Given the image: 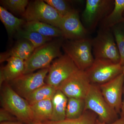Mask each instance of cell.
I'll return each mask as SVG.
<instances>
[{
    "instance_id": "6da1fadb",
    "label": "cell",
    "mask_w": 124,
    "mask_h": 124,
    "mask_svg": "<svg viewBox=\"0 0 124 124\" xmlns=\"http://www.w3.org/2000/svg\"><path fill=\"white\" fill-rule=\"evenodd\" d=\"M0 102L2 108L15 116L18 121L26 124L34 122L31 105L8 84L2 88Z\"/></svg>"
},
{
    "instance_id": "7a4b0ae2",
    "label": "cell",
    "mask_w": 124,
    "mask_h": 124,
    "mask_svg": "<svg viewBox=\"0 0 124 124\" xmlns=\"http://www.w3.org/2000/svg\"><path fill=\"white\" fill-rule=\"evenodd\" d=\"M62 43L61 39L50 41L35 49L30 57L24 61V74L49 68L54 59L62 55L60 49Z\"/></svg>"
},
{
    "instance_id": "3957f363",
    "label": "cell",
    "mask_w": 124,
    "mask_h": 124,
    "mask_svg": "<svg viewBox=\"0 0 124 124\" xmlns=\"http://www.w3.org/2000/svg\"><path fill=\"white\" fill-rule=\"evenodd\" d=\"M62 47L65 54L73 60L79 70L86 71L94 62L92 40L89 38L68 40L62 43Z\"/></svg>"
},
{
    "instance_id": "277c9868",
    "label": "cell",
    "mask_w": 124,
    "mask_h": 124,
    "mask_svg": "<svg viewBox=\"0 0 124 124\" xmlns=\"http://www.w3.org/2000/svg\"><path fill=\"white\" fill-rule=\"evenodd\" d=\"M84 100L85 111L94 112L101 122L109 124L118 119V113L105 100L98 85H91Z\"/></svg>"
},
{
    "instance_id": "5b68a950",
    "label": "cell",
    "mask_w": 124,
    "mask_h": 124,
    "mask_svg": "<svg viewBox=\"0 0 124 124\" xmlns=\"http://www.w3.org/2000/svg\"><path fill=\"white\" fill-rule=\"evenodd\" d=\"M92 42L95 59L120 63L119 53L111 29L101 28L97 36L92 40Z\"/></svg>"
},
{
    "instance_id": "8992f818",
    "label": "cell",
    "mask_w": 124,
    "mask_h": 124,
    "mask_svg": "<svg viewBox=\"0 0 124 124\" xmlns=\"http://www.w3.org/2000/svg\"><path fill=\"white\" fill-rule=\"evenodd\" d=\"M85 71L91 84L99 86L123 73V67L120 63L95 59L92 66Z\"/></svg>"
},
{
    "instance_id": "52a82bcc",
    "label": "cell",
    "mask_w": 124,
    "mask_h": 124,
    "mask_svg": "<svg viewBox=\"0 0 124 124\" xmlns=\"http://www.w3.org/2000/svg\"><path fill=\"white\" fill-rule=\"evenodd\" d=\"M115 0H86L82 14L83 25L87 31L95 28L111 12Z\"/></svg>"
},
{
    "instance_id": "ba28073f",
    "label": "cell",
    "mask_w": 124,
    "mask_h": 124,
    "mask_svg": "<svg viewBox=\"0 0 124 124\" xmlns=\"http://www.w3.org/2000/svg\"><path fill=\"white\" fill-rule=\"evenodd\" d=\"M23 17L26 22L46 23L59 29L63 17L53 7L42 0L29 2Z\"/></svg>"
},
{
    "instance_id": "9c48e42d",
    "label": "cell",
    "mask_w": 124,
    "mask_h": 124,
    "mask_svg": "<svg viewBox=\"0 0 124 124\" xmlns=\"http://www.w3.org/2000/svg\"><path fill=\"white\" fill-rule=\"evenodd\" d=\"M79 70L73 60L66 54L53 60L49 68L46 84L58 89L60 85Z\"/></svg>"
},
{
    "instance_id": "30bf717a",
    "label": "cell",
    "mask_w": 124,
    "mask_h": 124,
    "mask_svg": "<svg viewBox=\"0 0 124 124\" xmlns=\"http://www.w3.org/2000/svg\"><path fill=\"white\" fill-rule=\"evenodd\" d=\"M49 68L39 70L36 72L23 74L9 82L10 86L19 95L25 99L30 94L45 84V79Z\"/></svg>"
},
{
    "instance_id": "8fae6325",
    "label": "cell",
    "mask_w": 124,
    "mask_h": 124,
    "mask_svg": "<svg viewBox=\"0 0 124 124\" xmlns=\"http://www.w3.org/2000/svg\"><path fill=\"white\" fill-rule=\"evenodd\" d=\"M91 85L85 71L79 70L63 82L58 90L68 98L84 99Z\"/></svg>"
},
{
    "instance_id": "7c38bea8",
    "label": "cell",
    "mask_w": 124,
    "mask_h": 124,
    "mask_svg": "<svg viewBox=\"0 0 124 124\" xmlns=\"http://www.w3.org/2000/svg\"><path fill=\"white\" fill-rule=\"evenodd\" d=\"M124 85V74L122 73L113 79L99 86L105 100L118 114L120 113L122 108Z\"/></svg>"
},
{
    "instance_id": "4fadbf2b",
    "label": "cell",
    "mask_w": 124,
    "mask_h": 124,
    "mask_svg": "<svg viewBox=\"0 0 124 124\" xmlns=\"http://www.w3.org/2000/svg\"><path fill=\"white\" fill-rule=\"evenodd\" d=\"M59 29L63 38L68 40L79 39L86 38L88 31L80 20L78 12L72 9L62 18Z\"/></svg>"
},
{
    "instance_id": "5bb4252c",
    "label": "cell",
    "mask_w": 124,
    "mask_h": 124,
    "mask_svg": "<svg viewBox=\"0 0 124 124\" xmlns=\"http://www.w3.org/2000/svg\"><path fill=\"white\" fill-rule=\"evenodd\" d=\"M7 64L1 68L0 71V87L5 82H9L24 74L25 62L15 57L9 58Z\"/></svg>"
},
{
    "instance_id": "9a60e30c",
    "label": "cell",
    "mask_w": 124,
    "mask_h": 124,
    "mask_svg": "<svg viewBox=\"0 0 124 124\" xmlns=\"http://www.w3.org/2000/svg\"><path fill=\"white\" fill-rule=\"evenodd\" d=\"M35 49V48L29 41L21 39L9 51L0 54V62L6 61L11 57L18 58L26 61L30 57Z\"/></svg>"
},
{
    "instance_id": "2e32d148",
    "label": "cell",
    "mask_w": 124,
    "mask_h": 124,
    "mask_svg": "<svg viewBox=\"0 0 124 124\" xmlns=\"http://www.w3.org/2000/svg\"><path fill=\"white\" fill-rule=\"evenodd\" d=\"M23 27L26 31L35 32L45 36L63 38L62 33L60 29L46 23L37 21L26 22Z\"/></svg>"
},
{
    "instance_id": "e0dca14e",
    "label": "cell",
    "mask_w": 124,
    "mask_h": 124,
    "mask_svg": "<svg viewBox=\"0 0 124 124\" xmlns=\"http://www.w3.org/2000/svg\"><path fill=\"white\" fill-rule=\"evenodd\" d=\"M68 98L58 90L52 99L53 112L49 121L57 122L66 119V111Z\"/></svg>"
},
{
    "instance_id": "ac0fdd59",
    "label": "cell",
    "mask_w": 124,
    "mask_h": 124,
    "mask_svg": "<svg viewBox=\"0 0 124 124\" xmlns=\"http://www.w3.org/2000/svg\"><path fill=\"white\" fill-rule=\"evenodd\" d=\"M34 122H44L51 120L53 112L52 100L48 99L31 105Z\"/></svg>"
},
{
    "instance_id": "d6986e66",
    "label": "cell",
    "mask_w": 124,
    "mask_h": 124,
    "mask_svg": "<svg viewBox=\"0 0 124 124\" xmlns=\"http://www.w3.org/2000/svg\"><path fill=\"white\" fill-rule=\"evenodd\" d=\"M0 19L9 35H12L22 29L26 20L14 16L2 6H0Z\"/></svg>"
},
{
    "instance_id": "ffe728a7",
    "label": "cell",
    "mask_w": 124,
    "mask_h": 124,
    "mask_svg": "<svg viewBox=\"0 0 124 124\" xmlns=\"http://www.w3.org/2000/svg\"><path fill=\"white\" fill-rule=\"evenodd\" d=\"M124 0H115L111 12L101 22V28L111 29L116 24L123 22Z\"/></svg>"
},
{
    "instance_id": "44dd1931",
    "label": "cell",
    "mask_w": 124,
    "mask_h": 124,
    "mask_svg": "<svg viewBox=\"0 0 124 124\" xmlns=\"http://www.w3.org/2000/svg\"><path fill=\"white\" fill-rule=\"evenodd\" d=\"M57 90L55 87L46 84L31 93L25 99L30 105L43 100H52Z\"/></svg>"
},
{
    "instance_id": "7402d4cb",
    "label": "cell",
    "mask_w": 124,
    "mask_h": 124,
    "mask_svg": "<svg viewBox=\"0 0 124 124\" xmlns=\"http://www.w3.org/2000/svg\"><path fill=\"white\" fill-rule=\"evenodd\" d=\"M66 119H77L80 117L85 111L84 99L76 98H68Z\"/></svg>"
},
{
    "instance_id": "603a6c76",
    "label": "cell",
    "mask_w": 124,
    "mask_h": 124,
    "mask_svg": "<svg viewBox=\"0 0 124 124\" xmlns=\"http://www.w3.org/2000/svg\"><path fill=\"white\" fill-rule=\"evenodd\" d=\"M17 37L29 41L35 49L51 41L52 38L42 35L34 31H26L21 29L16 33Z\"/></svg>"
},
{
    "instance_id": "cb8c5ba5",
    "label": "cell",
    "mask_w": 124,
    "mask_h": 124,
    "mask_svg": "<svg viewBox=\"0 0 124 124\" xmlns=\"http://www.w3.org/2000/svg\"><path fill=\"white\" fill-rule=\"evenodd\" d=\"M97 116L94 112L87 110L85 111L82 115L77 119H66L57 122L46 121L44 122L49 124H95Z\"/></svg>"
},
{
    "instance_id": "d4e9b609",
    "label": "cell",
    "mask_w": 124,
    "mask_h": 124,
    "mask_svg": "<svg viewBox=\"0 0 124 124\" xmlns=\"http://www.w3.org/2000/svg\"><path fill=\"white\" fill-rule=\"evenodd\" d=\"M119 53L120 63L124 66V22L116 24L111 28Z\"/></svg>"
},
{
    "instance_id": "484cf974",
    "label": "cell",
    "mask_w": 124,
    "mask_h": 124,
    "mask_svg": "<svg viewBox=\"0 0 124 124\" xmlns=\"http://www.w3.org/2000/svg\"><path fill=\"white\" fill-rule=\"evenodd\" d=\"M0 2L4 8L15 13L23 16L28 4V0H2Z\"/></svg>"
},
{
    "instance_id": "4316f807",
    "label": "cell",
    "mask_w": 124,
    "mask_h": 124,
    "mask_svg": "<svg viewBox=\"0 0 124 124\" xmlns=\"http://www.w3.org/2000/svg\"><path fill=\"white\" fill-rule=\"evenodd\" d=\"M45 2L53 7L62 17H63L70 12L71 8L67 1L63 0H45Z\"/></svg>"
},
{
    "instance_id": "83f0119b",
    "label": "cell",
    "mask_w": 124,
    "mask_h": 124,
    "mask_svg": "<svg viewBox=\"0 0 124 124\" xmlns=\"http://www.w3.org/2000/svg\"><path fill=\"white\" fill-rule=\"evenodd\" d=\"M18 121L16 117L8 111L1 108L0 110V122H11Z\"/></svg>"
},
{
    "instance_id": "f1b7e54d",
    "label": "cell",
    "mask_w": 124,
    "mask_h": 124,
    "mask_svg": "<svg viewBox=\"0 0 124 124\" xmlns=\"http://www.w3.org/2000/svg\"><path fill=\"white\" fill-rule=\"evenodd\" d=\"M95 124H124V117H121L119 119H117L114 122L109 124L102 122L97 119L96 120Z\"/></svg>"
},
{
    "instance_id": "f546056e",
    "label": "cell",
    "mask_w": 124,
    "mask_h": 124,
    "mask_svg": "<svg viewBox=\"0 0 124 124\" xmlns=\"http://www.w3.org/2000/svg\"><path fill=\"white\" fill-rule=\"evenodd\" d=\"M0 124H26L20 122V121H11V122H0Z\"/></svg>"
},
{
    "instance_id": "4dcf8cb0",
    "label": "cell",
    "mask_w": 124,
    "mask_h": 124,
    "mask_svg": "<svg viewBox=\"0 0 124 124\" xmlns=\"http://www.w3.org/2000/svg\"><path fill=\"white\" fill-rule=\"evenodd\" d=\"M123 93L124 94V100L122 101V108H121V111L120 112L121 117H124V88H123Z\"/></svg>"
},
{
    "instance_id": "1f68e13d",
    "label": "cell",
    "mask_w": 124,
    "mask_h": 124,
    "mask_svg": "<svg viewBox=\"0 0 124 124\" xmlns=\"http://www.w3.org/2000/svg\"><path fill=\"white\" fill-rule=\"evenodd\" d=\"M31 124H49L45 122H35Z\"/></svg>"
},
{
    "instance_id": "d6a6232c",
    "label": "cell",
    "mask_w": 124,
    "mask_h": 124,
    "mask_svg": "<svg viewBox=\"0 0 124 124\" xmlns=\"http://www.w3.org/2000/svg\"><path fill=\"white\" fill-rule=\"evenodd\" d=\"M123 67V73L124 74V66L122 67Z\"/></svg>"
},
{
    "instance_id": "836d02e7",
    "label": "cell",
    "mask_w": 124,
    "mask_h": 124,
    "mask_svg": "<svg viewBox=\"0 0 124 124\" xmlns=\"http://www.w3.org/2000/svg\"><path fill=\"white\" fill-rule=\"evenodd\" d=\"M123 19H123V22H124V14H123Z\"/></svg>"
}]
</instances>
